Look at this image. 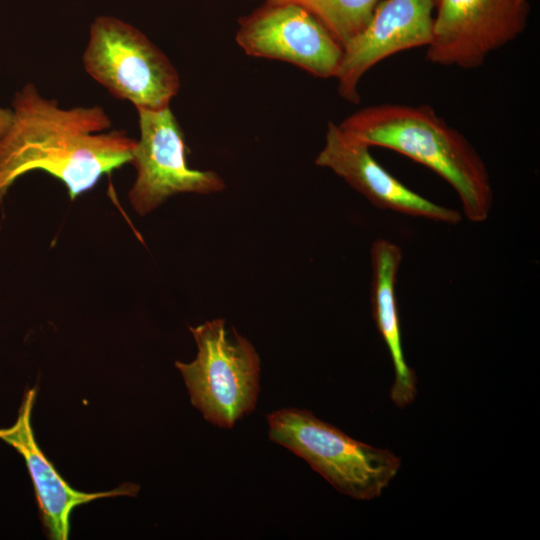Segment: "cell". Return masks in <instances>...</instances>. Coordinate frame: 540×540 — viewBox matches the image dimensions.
<instances>
[{
  "instance_id": "cell-13",
  "label": "cell",
  "mask_w": 540,
  "mask_h": 540,
  "mask_svg": "<svg viewBox=\"0 0 540 540\" xmlns=\"http://www.w3.org/2000/svg\"><path fill=\"white\" fill-rule=\"evenodd\" d=\"M301 7L312 15L343 46L370 21L380 0H261Z\"/></svg>"
},
{
  "instance_id": "cell-4",
  "label": "cell",
  "mask_w": 540,
  "mask_h": 540,
  "mask_svg": "<svg viewBox=\"0 0 540 540\" xmlns=\"http://www.w3.org/2000/svg\"><path fill=\"white\" fill-rule=\"evenodd\" d=\"M82 62L85 71L115 98L136 109L170 107L180 88L179 74L142 31L117 17L93 20Z\"/></svg>"
},
{
  "instance_id": "cell-8",
  "label": "cell",
  "mask_w": 540,
  "mask_h": 540,
  "mask_svg": "<svg viewBox=\"0 0 540 540\" xmlns=\"http://www.w3.org/2000/svg\"><path fill=\"white\" fill-rule=\"evenodd\" d=\"M237 44L249 56L288 62L319 78L335 77L341 45L307 11L263 2L238 19Z\"/></svg>"
},
{
  "instance_id": "cell-10",
  "label": "cell",
  "mask_w": 540,
  "mask_h": 540,
  "mask_svg": "<svg viewBox=\"0 0 540 540\" xmlns=\"http://www.w3.org/2000/svg\"><path fill=\"white\" fill-rule=\"evenodd\" d=\"M369 148L329 121L325 144L315 163L343 178L375 207L448 224L460 222L458 211L433 203L405 186L373 158Z\"/></svg>"
},
{
  "instance_id": "cell-1",
  "label": "cell",
  "mask_w": 540,
  "mask_h": 540,
  "mask_svg": "<svg viewBox=\"0 0 540 540\" xmlns=\"http://www.w3.org/2000/svg\"><path fill=\"white\" fill-rule=\"evenodd\" d=\"M11 111L0 136V196L19 177L42 170L60 180L74 200L131 160L136 139L110 130L112 121L101 106L63 108L27 83L14 95Z\"/></svg>"
},
{
  "instance_id": "cell-11",
  "label": "cell",
  "mask_w": 540,
  "mask_h": 540,
  "mask_svg": "<svg viewBox=\"0 0 540 540\" xmlns=\"http://www.w3.org/2000/svg\"><path fill=\"white\" fill-rule=\"evenodd\" d=\"M37 388L25 391L14 424L0 428V439L22 455L31 476L44 527L49 538L66 540L70 531L73 509L90 501L115 497L135 496L139 486L125 483L116 489L103 492H81L71 487L58 473L38 446L31 424V414Z\"/></svg>"
},
{
  "instance_id": "cell-12",
  "label": "cell",
  "mask_w": 540,
  "mask_h": 540,
  "mask_svg": "<svg viewBox=\"0 0 540 540\" xmlns=\"http://www.w3.org/2000/svg\"><path fill=\"white\" fill-rule=\"evenodd\" d=\"M402 261L401 249L385 239L371 247L372 314L394 368L390 398L398 408H405L417 396V377L406 362L402 347L400 317L396 299V280Z\"/></svg>"
},
{
  "instance_id": "cell-6",
  "label": "cell",
  "mask_w": 540,
  "mask_h": 540,
  "mask_svg": "<svg viewBox=\"0 0 540 540\" xmlns=\"http://www.w3.org/2000/svg\"><path fill=\"white\" fill-rule=\"evenodd\" d=\"M137 112L140 136L129 162L136 178L128 200L138 215L149 214L180 193L209 194L225 188L216 172L188 166L184 134L170 107Z\"/></svg>"
},
{
  "instance_id": "cell-2",
  "label": "cell",
  "mask_w": 540,
  "mask_h": 540,
  "mask_svg": "<svg viewBox=\"0 0 540 540\" xmlns=\"http://www.w3.org/2000/svg\"><path fill=\"white\" fill-rule=\"evenodd\" d=\"M349 137L398 152L442 177L457 192L467 219L485 221L493 190L486 165L457 129L427 104L364 107L338 124Z\"/></svg>"
},
{
  "instance_id": "cell-3",
  "label": "cell",
  "mask_w": 540,
  "mask_h": 540,
  "mask_svg": "<svg viewBox=\"0 0 540 540\" xmlns=\"http://www.w3.org/2000/svg\"><path fill=\"white\" fill-rule=\"evenodd\" d=\"M269 438L304 459L334 488L358 500L379 497L397 475L401 459L388 449L355 440L307 410L267 415Z\"/></svg>"
},
{
  "instance_id": "cell-5",
  "label": "cell",
  "mask_w": 540,
  "mask_h": 540,
  "mask_svg": "<svg viewBox=\"0 0 540 540\" xmlns=\"http://www.w3.org/2000/svg\"><path fill=\"white\" fill-rule=\"evenodd\" d=\"M197 345L190 363L175 362L191 403L204 418L221 428H231L256 406L260 360L252 344L235 330L230 338L223 319L189 327Z\"/></svg>"
},
{
  "instance_id": "cell-7",
  "label": "cell",
  "mask_w": 540,
  "mask_h": 540,
  "mask_svg": "<svg viewBox=\"0 0 540 540\" xmlns=\"http://www.w3.org/2000/svg\"><path fill=\"white\" fill-rule=\"evenodd\" d=\"M529 0H436L426 60L476 69L526 29Z\"/></svg>"
},
{
  "instance_id": "cell-15",
  "label": "cell",
  "mask_w": 540,
  "mask_h": 540,
  "mask_svg": "<svg viewBox=\"0 0 540 540\" xmlns=\"http://www.w3.org/2000/svg\"><path fill=\"white\" fill-rule=\"evenodd\" d=\"M1 198H2V196H0V202H1Z\"/></svg>"
},
{
  "instance_id": "cell-14",
  "label": "cell",
  "mask_w": 540,
  "mask_h": 540,
  "mask_svg": "<svg viewBox=\"0 0 540 540\" xmlns=\"http://www.w3.org/2000/svg\"><path fill=\"white\" fill-rule=\"evenodd\" d=\"M12 117L11 109L0 107V136L8 128Z\"/></svg>"
},
{
  "instance_id": "cell-9",
  "label": "cell",
  "mask_w": 540,
  "mask_h": 540,
  "mask_svg": "<svg viewBox=\"0 0 540 540\" xmlns=\"http://www.w3.org/2000/svg\"><path fill=\"white\" fill-rule=\"evenodd\" d=\"M436 0H380L366 27L342 48L334 78L338 94L360 103L362 77L386 58L428 46L432 38Z\"/></svg>"
}]
</instances>
